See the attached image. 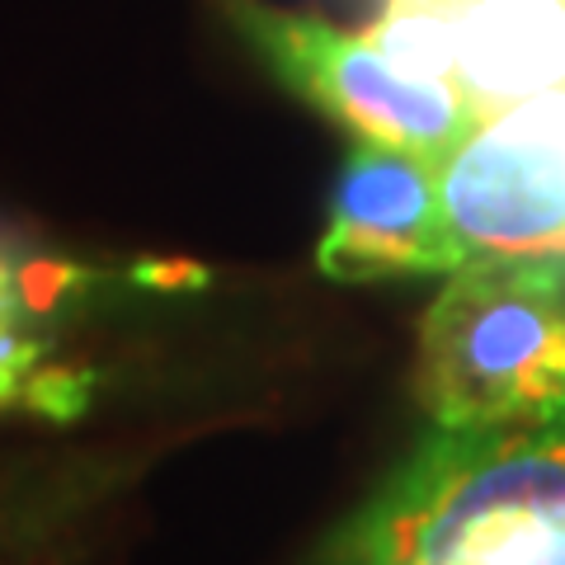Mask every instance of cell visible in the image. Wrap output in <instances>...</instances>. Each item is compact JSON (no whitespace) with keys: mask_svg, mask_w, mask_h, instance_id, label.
I'll return each mask as SVG.
<instances>
[{"mask_svg":"<svg viewBox=\"0 0 565 565\" xmlns=\"http://www.w3.org/2000/svg\"><path fill=\"white\" fill-rule=\"evenodd\" d=\"M226 14L282 85L367 141L411 147L444 166L476 128L448 85L401 71L367 33H344L311 14H282L259 0H226Z\"/></svg>","mask_w":565,"mask_h":565,"instance_id":"obj_3","label":"cell"},{"mask_svg":"<svg viewBox=\"0 0 565 565\" xmlns=\"http://www.w3.org/2000/svg\"><path fill=\"white\" fill-rule=\"evenodd\" d=\"M43 344L29 334V288L20 282V269L0 255V411L20 401H39Z\"/></svg>","mask_w":565,"mask_h":565,"instance_id":"obj_7","label":"cell"},{"mask_svg":"<svg viewBox=\"0 0 565 565\" xmlns=\"http://www.w3.org/2000/svg\"><path fill=\"white\" fill-rule=\"evenodd\" d=\"M316 264L334 282L452 274L467 264L448 222L438 166L411 147L359 137L334 184Z\"/></svg>","mask_w":565,"mask_h":565,"instance_id":"obj_6","label":"cell"},{"mask_svg":"<svg viewBox=\"0 0 565 565\" xmlns=\"http://www.w3.org/2000/svg\"><path fill=\"white\" fill-rule=\"evenodd\" d=\"M349 565H565V411L438 429L363 514Z\"/></svg>","mask_w":565,"mask_h":565,"instance_id":"obj_1","label":"cell"},{"mask_svg":"<svg viewBox=\"0 0 565 565\" xmlns=\"http://www.w3.org/2000/svg\"><path fill=\"white\" fill-rule=\"evenodd\" d=\"M419 405L438 429L565 411V288L552 264L476 255L419 326Z\"/></svg>","mask_w":565,"mask_h":565,"instance_id":"obj_2","label":"cell"},{"mask_svg":"<svg viewBox=\"0 0 565 565\" xmlns=\"http://www.w3.org/2000/svg\"><path fill=\"white\" fill-rule=\"evenodd\" d=\"M367 39L476 122L565 85V0H386Z\"/></svg>","mask_w":565,"mask_h":565,"instance_id":"obj_4","label":"cell"},{"mask_svg":"<svg viewBox=\"0 0 565 565\" xmlns=\"http://www.w3.org/2000/svg\"><path fill=\"white\" fill-rule=\"evenodd\" d=\"M438 174L467 259H565V85L476 122Z\"/></svg>","mask_w":565,"mask_h":565,"instance_id":"obj_5","label":"cell"}]
</instances>
